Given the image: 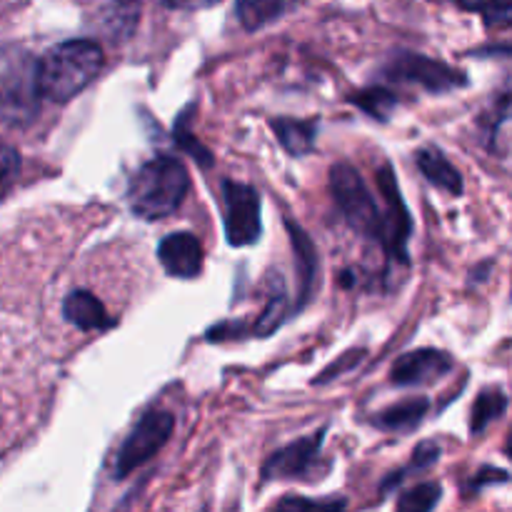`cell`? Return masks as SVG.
<instances>
[{"label": "cell", "mask_w": 512, "mask_h": 512, "mask_svg": "<svg viewBox=\"0 0 512 512\" xmlns=\"http://www.w3.org/2000/svg\"><path fill=\"white\" fill-rule=\"evenodd\" d=\"M290 235H293V248L298 253L300 263V305H305L310 300V290H313L315 273H318V258H315V248L308 240V235L298 228V225H288Z\"/></svg>", "instance_id": "cell-17"}, {"label": "cell", "mask_w": 512, "mask_h": 512, "mask_svg": "<svg viewBox=\"0 0 512 512\" xmlns=\"http://www.w3.org/2000/svg\"><path fill=\"white\" fill-rule=\"evenodd\" d=\"M163 3L173 10H203L218 5L220 0H163Z\"/></svg>", "instance_id": "cell-25"}, {"label": "cell", "mask_w": 512, "mask_h": 512, "mask_svg": "<svg viewBox=\"0 0 512 512\" xmlns=\"http://www.w3.org/2000/svg\"><path fill=\"white\" fill-rule=\"evenodd\" d=\"M323 435H310V438L298 440L288 448L278 450L273 458L265 463V480H290V478H310L315 473V465L320 460V448H323Z\"/></svg>", "instance_id": "cell-7"}, {"label": "cell", "mask_w": 512, "mask_h": 512, "mask_svg": "<svg viewBox=\"0 0 512 512\" xmlns=\"http://www.w3.org/2000/svg\"><path fill=\"white\" fill-rule=\"evenodd\" d=\"M103 63V48L93 40L55 45L38 60L40 95L53 103H68L98 78Z\"/></svg>", "instance_id": "cell-1"}, {"label": "cell", "mask_w": 512, "mask_h": 512, "mask_svg": "<svg viewBox=\"0 0 512 512\" xmlns=\"http://www.w3.org/2000/svg\"><path fill=\"white\" fill-rule=\"evenodd\" d=\"M63 315L80 330H105L110 328V318L105 305L88 290H73L63 303Z\"/></svg>", "instance_id": "cell-12"}, {"label": "cell", "mask_w": 512, "mask_h": 512, "mask_svg": "<svg viewBox=\"0 0 512 512\" xmlns=\"http://www.w3.org/2000/svg\"><path fill=\"white\" fill-rule=\"evenodd\" d=\"M395 175L390 173V168H385L380 173V188H383L385 198H388V213H383V238L385 248L390 255L405 260L408 255V235H410V215L405 210L403 198L398 193V185H395Z\"/></svg>", "instance_id": "cell-8"}, {"label": "cell", "mask_w": 512, "mask_h": 512, "mask_svg": "<svg viewBox=\"0 0 512 512\" xmlns=\"http://www.w3.org/2000/svg\"><path fill=\"white\" fill-rule=\"evenodd\" d=\"M390 73L398 80H413V83L425 85L433 93H443V90H453L465 83L463 73H455L448 65L438 63V60L420 58V55H405L398 63L390 68Z\"/></svg>", "instance_id": "cell-9"}, {"label": "cell", "mask_w": 512, "mask_h": 512, "mask_svg": "<svg viewBox=\"0 0 512 512\" xmlns=\"http://www.w3.org/2000/svg\"><path fill=\"white\" fill-rule=\"evenodd\" d=\"M330 188H333L335 203L343 210L348 223L358 233L370 235V238H380V233H383V213L375 205L373 195H370L368 185L360 178L358 170L345 163L335 165L330 170Z\"/></svg>", "instance_id": "cell-4"}, {"label": "cell", "mask_w": 512, "mask_h": 512, "mask_svg": "<svg viewBox=\"0 0 512 512\" xmlns=\"http://www.w3.org/2000/svg\"><path fill=\"white\" fill-rule=\"evenodd\" d=\"M158 258L173 278H195L203 270V245L193 233H173L163 238Z\"/></svg>", "instance_id": "cell-11"}, {"label": "cell", "mask_w": 512, "mask_h": 512, "mask_svg": "<svg viewBox=\"0 0 512 512\" xmlns=\"http://www.w3.org/2000/svg\"><path fill=\"white\" fill-rule=\"evenodd\" d=\"M273 130L290 155H305L315 145V125L310 120H273Z\"/></svg>", "instance_id": "cell-16"}, {"label": "cell", "mask_w": 512, "mask_h": 512, "mask_svg": "<svg viewBox=\"0 0 512 512\" xmlns=\"http://www.w3.org/2000/svg\"><path fill=\"white\" fill-rule=\"evenodd\" d=\"M475 8L485 15V20L493 25L510 23V0H473Z\"/></svg>", "instance_id": "cell-23"}, {"label": "cell", "mask_w": 512, "mask_h": 512, "mask_svg": "<svg viewBox=\"0 0 512 512\" xmlns=\"http://www.w3.org/2000/svg\"><path fill=\"white\" fill-rule=\"evenodd\" d=\"M188 190V168L178 158L160 155V158L140 165V170L130 180V208L143 220L168 218L170 213L180 208Z\"/></svg>", "instance_id": "cell-2"}, {"label": "cell", "mask_w": 512, "mask_h": 512, "mask_svg": "<svg viewBox=\"0 0 512 512\" xmlns=\"http://www.w3.org/2000/svg\"><path fill=\"white\" fill-rule=\"evenodd\" d=\"M418 165L420 170L425 173V178L435 185V188L445 190V193L460 195L463 193V178H460L458 168L445 158L440 150L435 148H425L420 150L418 155Z\"/></svg>", "instance_id": "cell-13"}, {"label": "cell", "mask_w": 512, "mask_h": 512, "mask_svg": "<svg viewBox=\"0 0 512 512\" xmlns=\"http://www.w3.org/2000/svg\"><path fill=\"white\" fill-rule=\"evenodd\" d=\"M38 60L18 45H0V123L25 128L40 113Z\"/></svg>", "instance_id": "cell-3"}, {"label": "cell", "mask_w": 512, "mask_h": 512, "mask_svg": "<svg viewBox=\"0 0 512 512\" xmlns=\"http://www.w3.org/2000/svg\"><path fill=\"white\" fill-rule=\"evenodd\" d=\"M440 495H443V488L438 483H420L405 490L395 512H433L440 503Z\"/></svg>", "instance_id": "cell-18"}, {"label": "cell", "mask_w": 512, "mask_h": 512, "mask_svg": "<svg viewBox=\"0 0 512 512\" xmlns=\"http://www.w3.org/2000/svg\"><path fill=\"white\" fill-rule=\"evenodd\" d=\"M173 428L175 418L165 410H153V413L143 415L123 443V448H120L118 460H115V478H125L128 473L138 470L140 465L148 463L150 458H155L173 435Z\"/></svg>", "instance_id": "cell-5"}, {"label": "cell", "mask_w": 512, "mask_h": 512, "mask_svg": "<svg viewBox=\"0 0 512 512\" xmlns=\"http://www.w3.org/2000/svg\"><path fill=\"white\" fill-rule=\"evenodd\" d=\"M20 170V155L13 148L0 145V193L13 183V178Z\"/></svg>", "instance_id": "cell-24"}, {"label": "cell", "mask_w": 512, "mask_h": 512, "mask_svg": "<svg viewBox=\"0 0 512 512\" xmlns=\"http://www.w3.org/2000/svg\"><path fill=\"white\" fill-rule=\"evenodd\" d=\"M353 103H358L365 113H370L373 118L385 120L390 113L395 110V95L385 88H373V90H365V93H358L353 98Z\"/></svg>", "instance_id": "cell-21"}, {"label": "cell", "mask_w": 512, "mask_h": 512, "mask_svg": "<svg viewBox=\"0 0 512 512\" xmlns=\"http://www.w3.org/2000/svg\"><path fill=\"white\" fill-rule=\"evenodd\" d=\"M430 403L423 398L403 400V403L393 405V408L383 410L380 415H375V425L383 430H393V433H408V430L418 428L420 420L428 413Z\"/></svg>", "instance_id": "cell-15"}, {"label": "cell", "mask_w": 512, "mask_h": 512, "mask_svg": "<svg viewBox=\"0 0 512 512\" xmlns=\"http://www.w3.org/2000/svg\"><path fill=\"white\" fill-rule=\"evenodd\" d=\"M283 313H285V290L280 288L278 295H273V300H270V305H268V310L263 313V318H260L258 333L260 335L273 333V330L280 325V320H283Z\"/></svg>", "instance_id": "cell-22"}, {"label": "cell", "mask_w": 512, "mask_h": 512, "mask_svg": "<svg viewBox=\"0 0 512 512\" xmlns=\"http://www.w3.org/2000/svg\"><path fill=\"white\" fill-rule=\"evenodd\" d=\"M508 410V398H505L500 390H493V393H483L478 398V403H475L473 408V430L475 433H480V430H485V425L493 423L495 418H500V415Z\"/></svg>", "instance_id": "cell-20"}, {"label": "cell", "mask_w": 512, "mask_h": 512, "mask_svg": "<svg viewBox=\"0 0 512 512\" xmlns=\"http://www.w3.org/2000/svg\"><path fill=\"white\" fill-rule=\"evenodd\" d=\"M293 5L295 0H238L235 10L245 30H260L283 18Z\"/></svg>", "instance_id": "cell-14"}, {"label": "cell", "mask_w": 512, "mask_h": 512, "mask_svg": "<svg viewBox=\"0 0 512 512\" xmlns=\"http://www.w3.org/2000/svg\"><path fill=\"white\" fill-rule=\"evenodd\" d=\"M345 500L343 498H303V495H285L273 512H345Z\"/></svg>", "instance_id": "cell-19"}, {"label": "cell", "mask_w": 512, "mask_h": 512, "mask_svg": "<svg viewBox=\"0 0 512 512\" xmlns=\"http://www.w3.org/2000/svg\"><path fill=\"white\" fill-rule=\"evenodd\" d=\"M223 205H225V235L230 245L245 248L260 238V198L255 188L235 180L223 183Z\"/></svg>", "instance_id": "cell-6"}, {"label": "cell", "mask_w": 512, "mask_h": 512, "mask_svg": "<svg viewBox=\"0 0 512 512\" xmlns=\"http://www.w3.org/2000/svg\"><path fill=\"white\" fill-rule=\"evenodd\" d=\"M453 368V360L440 350H415V353L403 355L390 370V380L395 385H425L443 378Z\"/></svg>", "instance_id": "cell-10"}]
</instances>
